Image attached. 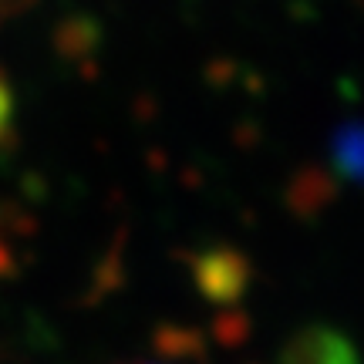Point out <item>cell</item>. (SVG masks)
<instances>
[{"label":"cell","instance_id":"cell-1","mask_svg":"<svg viewBox=\"0 0 364 364\" xmlns=\"http://www.w3.org/2000/svg\"><path fill=\"white\" fill-rule=\"evenodd\" d=\"M284 364H354V354L338 334L311 331L287 348Z\"/></svg>","mask_w":364,"mask_h":364},{"label":"cell","instance_id":"cell-2","mask_svg":"<svg viewBox=\"0 0 364 364\" xmlns=\"http://www.w3.org/2000/svg\"><path fill=\"white\" fill-rule=\"evenodd\" d=\"M38 0H0V27L11 24L14 17H21L24 11H31Z\"/></svg>","mask_w":364,"mask_h":364},{"label":"cell","instance_id":"cell-3","mask_svg":"<svg viewBox=\"0 0 364 364\" xmlns=\"http://www.w3.org/2000/svg\"><path fill=\"white\" fill-rule=\"evenodd\" d=\"M142 364H145V361H142Z\"/></svg>","mask_w":364,"mask_h":364}]
</instances>
